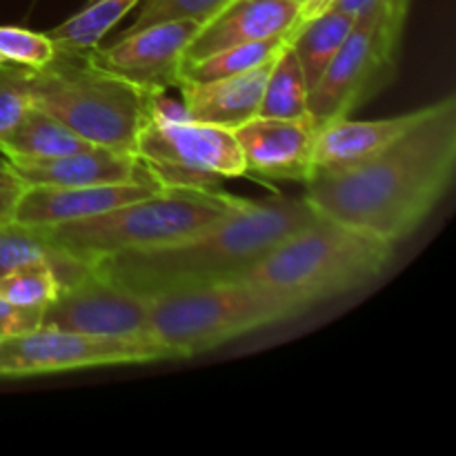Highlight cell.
Returning <instances> with one entry per match:
<instances>
[{"instance_id": "cell-1", "label": "cell", "mask_w": 456, "mask_h": 456, "mask_svg": "<svg viewBox=\"0 0 456 456\" xmlns=\"http://www.w3.org/2000/svg\"><path fill=\"white\" fill-rule=\"evenodd\" d=\"M456 172V98L428 105L403 136L350 167L312 172L305 199L316 214L395 245L412 236Z\"/></svg>"}, {"instance_id": "cell-17", "label": "cell", "mask_w": 456, "mask_h": 456, "mask_svg": "<svg viewBox=\"0 0 456 456\" xmlns=\"http://www.w3.org/2000/svg\"><path fill=\"white\" fill-rule=\"evenodd\" d=\"M426 111L428 105L399 116H390V118L352 120L347 116V118L323 125L316 129L314 150H312L314 172L350 167V165L370 159L399 136H403L410 127H414L426 116Z\"/></svg>"}, {"instance_id": "cell-7", "label": "cell", "mask_w": 456, "mask_h": 456, "mask_svg": "<svg viewBox=\"0 0 456 456\" xmlns=\"http://www.w3.org/2000/svg\"><path fill=\"white\" fill-rule=\"evenodd\" d=\"M410 0H377L356 16L337 56L310 89V116L316 129L347 118L392 80L399 61Z\"/></svg>"}, {"instance_id": "cell-22", "label": "cell", "mask_w": 456, "mask_h": 456, "mask_svg": "<svg viewBox=\"0 0 456 456\" xmlns=\"http://www.w3.org/2000/svg\"><path fill=\"white\" fill-rule=\"evenodd\" d=\"M310 85L292 45H283L272 62L258 116L267 118H305L310 116Z\"/></svg>"}, {"instance_id": "cell-6", "label": "cell", "mask_w": 456, "mask_h": 456, "mask_svg": "<svg viewBox=\"0 0 456 456\" xmlns=\"http://www.w3.org/2000/svg\"><path fill=\"white\" fill-rule=\"evenodd\" d=\"M34 105L92 145L136 156L150 94L94 65L87 53H58L31 71Z\"/></svg>"}, {"instance_id": "cell-9", "label": "cell", "mask_w": 456, "mask_h": 456, "mask_svg": "<svg viewBox=\"0 0 456 456\" xmlns=\"http://www.w3.org/2000/svg\"><path fill=\"white\" fill-rule=\"evenodd\" d=\"M169 352L147 338H114L45 328L0 337V379H25L76 370L169 361Z\"/></svg>"}, {"instance_id": "cell-12", "label": "cell", "mask_w": 456, "mask_h": 456, "mask_svg": "<svg viewBox=\"0 0 456 456\" xmlns=\"http://www.w3.org/2000/svg\"><path fill=\"white\" fill-rule=\"evenodd\" d=\"M232 132L243 151L248 174L270 181L305 183L314 172L312 150H314L316 125L312 116L305 118L256 116Z\"/></svg>"}, {"instance_id": "cell-26", "label": "cell", "mask_w": 456, "mask_h": 456, "mask_svg": "<svg viewBox=\"0 0 456 456\" xmlns=\"http://www.w3.org/2000/svg\"><path fill=\"white\" fill-rule=\"evenodd\" d=\"M230 3L232 0H141L136 20L125 31H136L163 20H194L203 25Z\"/></svg>"}, {"instance_id": "cell-25", "label": "cell", "mask_w": 456, "mask_h": 456, "mask_svg": "<svg viewBox=\"0 0 456 456\" xmlns=\"http://www.w3.org/2000/svg\"><path fill=\"white\" fill-rule=\"evenodd\" d=\"M31 107V69L13 62L0 65V142L7 141Z\"/></svg>"}, {"instance_id": "cell-30", "label": "cell", "mask_w": 456, "mask_h": 456, "mask_svg": "<svg viewBox=\"0 0 456 456\" xmlns=\"http://www.w3.org/2000/svg\"><path fill=\"white\" fill-rule=\"evenodd\" d=\"M330 4H332V0H310V3H307L305 7H303L301 12H298L297 25L292 27V31L297 29V27H301L303 22L312 20V18H314V16H319V13L328 12V9H330ZM292 31H289V34H292Z\"/></svg>"}, {"instance_id": "cell-13", "label": "cell", "mask_w": 456, "mask_h": 456, "mask_svg": "<svg viewBox=\"0 0 456 456\" xmlns=\"http://www.w3.org/2000/svg\"><path fill=\"white\" fill-rule=\"evenodd\" d=\"M156 183H127V185H22L13 203L12 221L38 230L96 216L111 208L151 194Z\"/></svg>"}, {"instance_id": "cell-4", "label": "cell", "mask_w": 456, "mask_h": 456, "mask_svg": "<svg viewBox=\"0 0 456 456\" xmlns=\"http://www.w3.org/2000/svg\"><path fill=\"white\" fill-rule=\"evenodd\" d=\"M243 199L205 185H160L96 216L56 225L49 240L85 265L120 252L163 248L230 216Z\"/></svg>"}, {"instance_id": "cell-18", "label": "cell", "mask_w": 456, "mask_h": 456, "mask_svg": "<svg viewBox=\"0 0 456 456\" xmlns=\"http://www.w3.org/2000/svg\"><path fill=\"white\" fill-rule=\"evenodd\" d=\"M94 147L69 127L49 116L40 107H31L16 129L0 142V154L7 160L18 159H53V156L74 154ZM101 147V145H98Z\"/></svg>"}, {"instance_id": "cell-14", "label": "cell", "mask_w": 456, "mask_h": 456, "mask_svg": "<svg viewBox=\"0 0 456 456\" xmlns=\"http://www.w3.org/2000/svg\"><path fill=\"white\" fill-rule=\"evenodd\" d=\"M9 163L22 185L87 187L156 183L134 154L98 145L53 159H18Z\"/></svg>"}, {"instance_id": "cell-15", "label": "cell", "mask_w": 456, "mask_h": 456, "mask_svg": "<svg viewBox=\"0 0 456 456\" xmlns=\"http://www.w3.org/2000/svg\"><path fill=\"white\" fill-rule=\"evenodd\" d=\"M297 18L298 7L288 0H232L216 16L199 27L183 53V65L232 45L281 36H288L289 40Z\"/></svg>"}, {"instance_id": "cell-8", "label": "cell", "mask_w": 456, "mask_h": 456, "mask_svg": "<svg viewBox=\"0 0 456 456\" xmlns=\"http://www.w3.org/2000/svg\"><path fill=\"white\" fill-rule=\"evenodd\" d=\"M136 159L159 185L214 187L221 178L248 176L234 132L187 118L167 92L150 94Z\"/></svg>"}, {"instance_id": "cell-27", "label": "cell", "mask_w": 456, "mask_h": 456, "mask_svg": "<svg viewBox=\"0 0 456 456\" xmlns=\"http://www.w3.org/2000/svg\"><path fill=\"white\" fill-rule=\"evenodd\" d=\"M0 53L7 62L38 71L52 62L56 47L47 34H38L25 27L0 25Z\"/></svg>"}, {"instance_id": "cell-31", "label": "cell", "mask_w": 456, "mask_h": 456, "mask_svg": "<svg viewBox=\"0 0 456 456\" xmlns=\"http://www.w3.org/2000/svg\"><path fill=\"white\" fill-rule=\"evenodd\" d=\"M0 187H22V181L16 176L12 163L4 156H0Z\"/></svg>"}, {"instance_id": "cell-5", "label": "cell", "mask_w": 456, "mask_h": 456, "mask_svg": "<svg viewBox=\"0 0 456 456\" xmlns=\"http://www.w3.org/2000/svg\"><path fill=\"white\" fill-rule=\"evenodd\" d=\"M298 314L292 305L239 276L150 297L147 337L172 359H187Z\"/></svg>"}, {"instance_id": "cell-16", "label": "cell", "mask_w": 456, "mask_h": 456, "mask_svg": "<svg viewBox=\"0 0 456 456\" xmlns=\"http://www.w3.org/2000/svg\"><path fill=\"white\" fill-rule=\"evenodd\" d=\"M272 62L274 58L240 74L203 80V83L181 80L178 89L187 118L225 129H236L239 125L256 118Z\"/></svg>"}, {"instance_id": "cell-24", "label": "cell", "mask_w": 456, "mask_h": 456, "mask_svg": "<svg viewBox=\"0 0 456 456\" xmlns=\"http://www.w3.org/2000/svg\"><path fill=\"white\" fill-rule=\"evenodd\" d=\"M62 283L49 258H36L0 276V297L18 307L45 310L61 292Z\"/></svg>"}, {"instance_id": "cell-10", "label": "cell", "mask_w": 456, "mask_h": 456, "mask_svg": "<svg viewBox=\"0 0 456 456\" xmlns=\"http://www.w3.org/2000/svg\"><path fill=\"white\" fill-rule=\"evenodd\" d=\"M147 305L150 297L89 267L78 279L62 285L58 297L40 314V325L94 337L151 341L147 337Z\"/></svg>"}, {"instance_id": "cell-33", "label": "cell", "mask_w": 456, "mask_h": 456, "mask_svg": "<svg viewBox=\"0 0 456 456\" xmlns=\"http://www.w3.org/2000/svg\"><path fill=\"white\" fill-rule=\"evenodd\" d=\"M4 62H7V61H4V58H3V53H0V65H4Z\"/></svg>"}, {"instance_id": "cell-3", "label": "cell", "mask_w": 456, "mask_h": 456, "mask_svg": "<svg viewBox=\"0 0 456 456\" xmlns=\"http://www.w3.org/2000/svg\"><path fill=\"white\" fill-rule=\"evenodd\" d=\"M395 245L332 218L316 216L258 258L240 279L303 314L321 301L354 292L383 274Z\"/></svg>"}, {"instance_id": "cell-28", "label": "cell", "mask_w": 456, "mask_h": 456, "mask_svg": "<svg viewBox=\"0 0 456 456\" xmlns=\"http://www.w3.org/2000/svg\"><path fill=\"white\" fill-rule=\"evenodd\" d=\"M40 314H43V310L18 307L0 297V337H9V334H18L25 332V330L38 328Z\"/></svg>"}, {"instance_id": "cell-20", "label": "cell", "mask_w": 456, "mask_h": 456, "mask_svg": "<svg viewBox=\"0 0 456 456\" xmlns=\"http://www.w3.org/2000/svg\"><path fill=\"white\" fill-rule=\"evenodd\" d=\"M141 0H87L80 12L47 31L58 53H89Z\"/></svg>"}, {"instance_id": "cell-29", "label": "cell", "mask_w": 456, "mask_h": 456, "mask_svg": "<svg viewBox=\"0 0 456 456\" xmlns=\"http://www.w3.org/2000/svg\"><path fill=\"white\" fill-rule=\"evenodd\" d=\"M18 191H20V187H0V225L12 221L13 203H16Z\"/></svg>"}, {"instance_id": "cell-2", "label": "cell", "mask_w": 456, "mask_h": 456, "mask_svg": "<svg viewBox=\"0 0 456 456\" xmlns=\"http://www.w3.org/2000/svg\"><path fill=\"white\" fill-rule=\"evenodd\" d=\"M319 216L305 196H270L248 200L208 230L163 245L120 252L94 263L98 272L145 297L239 279L288 239Z\"/></svg>"}, {"instance_id": "cell-32", "label": "cell", "mask_w": 456, "mask_h": 456, "mask_svg": "<svg viewBox=\"0 0 456 456\" xmlns=\"http://www.w3.org/2000/svg\"><path fill=\"white\" fill-rule=\"evenodd\" d=\"M288 3L297 4V7H298V12H301V9H303V7H305V4H307V3H310V0H288Z\"/></svg>"}, {"instance_id": "cell-23", "label": "cell", "mask_w": 456, "mask_h": 456, "mask_svg": "<svg viewBox=\"0 0 456 456\" xmlns=\"http://www.w3.org/2000/svg\"><path fill=\"white\" fill-rule=\"evenodd\" d=\"M288 43V36H281V38L254 40V43L232 45V47L218 49V52L209 53V56L199 58V61L185 62L181 67V80H187V83H203V80L225 78V76L240 74V71H248L252 67L274 58L281 52V47Z\"/></svg>"}, {"instance_id": "cell-11", "label": "cell", "mask_w": 456, "mask_h": 456, "mask_svg": "<svg viewBox=\"0 0 456 456\" xmlns=\"http://www.w3.org/2000/svg\"><path fill=\"white\" fill-rule=\"evenodd\" d=\"M194 20H163L123 31L118 40L87 53L94 65L120 76L147 94L169 92L181 83L183 53L199 31Z\"/></svg>"}, {"instance_id": "cell-21", "label": "cell", "mask_w": 456, "mask_h": 456, "mask_svg": "<svg viewBox=\"0 0 456 456\" xmlns=\"http://www.w3.org/2000/svg\"><path fill=\"white\" fill-rule=\"evenodd\" d=\"M36 258H49L56 267L58 276H61L62 285L78 279L80 274H85L92 267L80 263L71 254L58 249L49 240L45 230L20 225L16 221L3 223L0 225V276L12 272L13 267L22 265V263L36 261Z\"/></svg>"}, {"instance_id": "cell-19", "label": "cell", "mask_w": 456, "mask_h": 456, "mask_svg": "<svg viewBox=\"0 0 456 456\" xmlns=\"http://www.w3.org/2000/svg\"><path fill=\"white\" fill-rule=\"evenodd\" d=\"M354 20V16H347L338 9H328L312 20L303 22L289 34V45H292L294 53L301 62L310 89L319 83L325 67L337 56L338 47L350 34Z\"/></svg>"}]
</instances>
